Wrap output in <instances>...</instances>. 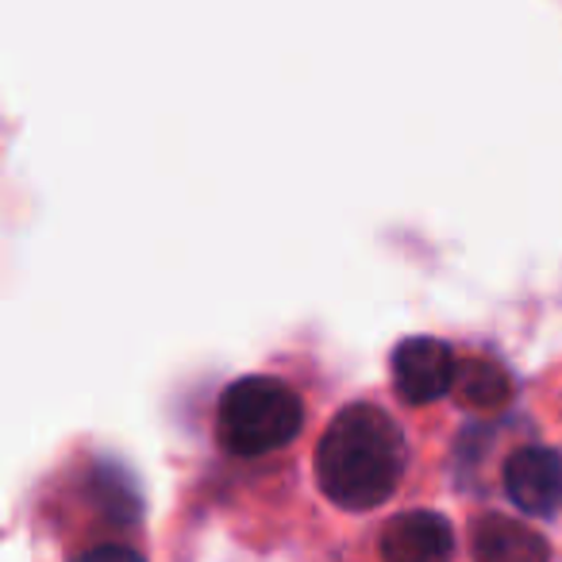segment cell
Returning a JSON list of instances; mask_svg holds the SVG:
<instances>
[{"label":"cell","instance_id":"6da1fadb","mask_svg":"<svg viewBox=\"0 0 562 562\" xmlns=\"http://www.w3.org/2000/svg\"><path fill=\"white\" fill-rule=\"evenodd\" d=\"M408 447L385 408L355 401L339 408L316 443V482L331 505L367 513L397 493Z\"/></svg>","mask_w":562,"mask_h":562},{"label":"cell","instance_id":"7a4b0ae2","mask_svg":"<svg viewBox=\"0 0 562 562\" xmlns=\"http://www.w3.org/2000/svg\"><path fill=\"white\" fill-rule=\"evenodd\" d=\"M305 428V405L278 378L250 374L224 390L216 405V439L239 459H258L290 447Z\"/></svg>","mask_w":562,"mask_h":562},{"label":"cell","instance_id":"3957f363","mask_svg":"<svg viewBox=\"0 0 562 562\" xmlns=\"http://www.w3.org/2000/svg\"><path fill=\"white\" fill-rule=\"evenodd\" d=\"M459 378V359L443 339L431 336H408L393 351V385L408 405H428L454 390Z\"/></svg>","mask_w":562,"mask_h":562},{"label":"cell","instance_id":"277c9868","mask_svg":"<svg viewBox=\"0 0 562 562\" xmlns=\"http://www.w3.org/2000/svg\"><path fill=\"white\" fill-rule=\"evenodd\" d=\"M505 493L520 513L539 520L562 513V454L551 447H520L505 462Z\"/></svg>","mask_w":562,"mask_h":562},{"label":"cell","instance_id":"5b68a950","mask_svg":"<svg viewBox=\"0 0 562 562\" xmlns=\"http://www.w3.org/2000/svg\"><path fill=\"white\" fill-rule=\"evenodd\" d=\"M385 562H451L454 559V528L439 513L413 508L385 524L382 531Z\"/></svg>","mask_w":562,"mask_h":562},{"label":"cell","instance_id":"8992f818","mask_svg":"<svg viewBox=\"0 0 562 562\" xmlns=\"http://www.w3.org/2000/svg\"><path fill=\"white\" fill-rule=\"evenodd\" d=\"M474 559L477 562H551V547L536 528H524L508 516H482L474 524Z\"/></svg>","mask_w":562,"mask_h":562},{"label":"cell","instance_id":"52a82bcc","mask_svg":"<svg viewBox=\"0 0 562 562\" xmlns=\"http://www.w3.org/2000/svg\"><path fill=\"white\" fill-rule=\"evenodd\" d=\"M454 393L474 413H501L513 401V378L493 359H462L459 378H454Z\"/></svg>","mask_w":562,"mask_h":562},{"label":"cell","instance_id":"ba28073f","mask_svg":"<svg viewBox=\"0 0 562 562\" xmlns=\"http://www.w3.org/2000/svg\"><path fill=\"white\" fill-rule=\"evenodd\" d=\"M74 562H147L139 551H132V547L124 543H101V547H89V551H81Z\"/></svg>","mask_w":562,"mask_h":562}]
</instances>
